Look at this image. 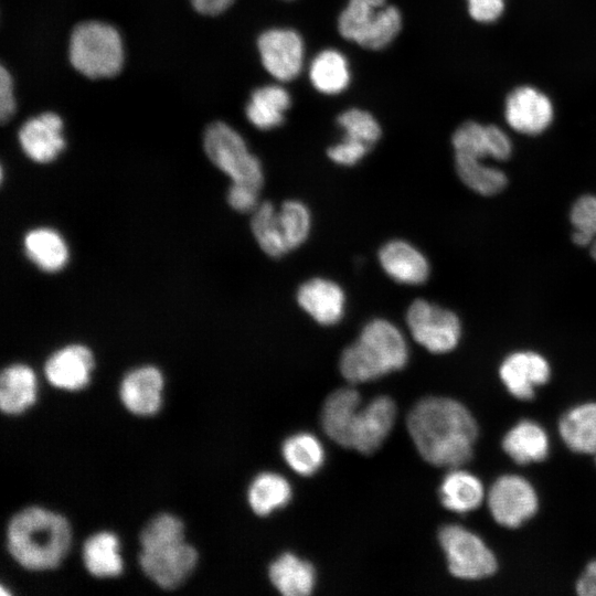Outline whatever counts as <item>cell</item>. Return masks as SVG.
<instances>
[{"label":"cell","mask_w":596,"mask_h":596,"mask_svg":"<svg viewBox=\"0 0 596 596\" xmlns=\"http://www.w3.org/2000/svg\"><path fill=\"white\" fill-rule=\"evenodd\" d=\"M67 520L57 513L30 507L18 512L8 525V550L24 568L57 567L71 544Z\"/></svg>","instance_id":"2"},{"label":"cell","mask_w":596,"mask_h":596,"mask_svg":"<svg viewBox=\"0 0 596 596\" xmlns=\"http://www.w3.org/2000/svg\"><path fill=\"white\" fill-rule=\"evenodd\" d=\"M571 221L574 243L590 246V255L596 260V196H581L572 207Z\"/></svg>","instance_id":"36"},{"label":"cell","mask_w":596,"mask_h":596,"mask_svg":"<svg viewBox=\"0 0 596 596\" xmlns=\"http://www.w3.org/2000/svg\"><path fill=\"white\" fill-rule=\"evenodd\" d=\"M204 151L210 161L224 172L232 183L260 191L264 171L257 157L249 152L243 137L222 121L211 124L203 137Z\"/></svg>","instance_id":"6"},{"label":"cell","mask_w":596,"mask_h":596,"mask_svg":"<svg viewBox=\"0 0 596 596\" xmlns=\"http://www.w3.org/2000/svg\"><path fill=\"white\" fill-rule=\"evenodd\" d=\"M68 55L73 67L86 77H113L124 63L121 36L104 22L79 23L71 34Z\"/></svg>","instance_id":"4"},{"label":"cell","mask_w":596,"mask_h":596,"mask_svg":"<svg viewBox=\"0 0 596 596\" xmlns=\"http://www.w3.org/2000/svg\"><path fill=\"white\" fill-rule=\"evenodd\" d=\"M582 596H596V561L590 562L576 584Z\"/></svg>","instance_id":"43"},{"label":"cell","mask_w":596,"mask_h":596,"mask_svg":"<svg viewBox=\"0 0 596 596\" xmlns=\"http://www.w3.org/2000/svg\"><path fill=\"white\" fill-rule=\"evenodd\" d=\"M483 487L473 475L455 470L445 476L439 488V498L443 505L458 513L477 509L483 500Z\"/></svg>","instance_id":"27"},{"label":"cell","mask_w":596,"mask_h":596,"mask_svg":"<svg viewBox=\"0 0 596 596\" xmlns=\"http://www.w3.org/2000/svg\"><path fill=\"white\" fill-rule=\"evenodd\" d=\"M406 323L413 339L432 353L449 352L460 339L458 317L425 299H416L408 306Z\"/></svg>","instance_id":"8"},{"label":"cell","mask_w":596,"mask_h":596,"mask_svg":"<svg viewBox=\"0 0 596 596\" xmlns=\"http://www.w3.org/2000/svg\"><path fill=\"white\" fill-rule=\"evenodd\" d=\"M163 379L155 366H141L129 372L121 382L120 397L134 414H155L161 403Z\"/></svg>","instance_id":"20"},{"label":"cell","mask_w":596,"mask_h":596,"mask_svg":"<svg viewBox=\"0 0 596 596\" xmlns=\"http://www.w3.org/2000/svg\"><path fill=\"white\" fill-rule=\"evenodd\" d=\"M370 150L371 147L343 137L340 142L328 148L327 156L337 164L350 167L356 164Z\"/></svg>","instance_id":"39"},{"label":"cell","mask_w":596,"mask_h":596,"mask_svg":"<svg viewBox=\"0 0 596 596\" xmlns=\"http://www.w3.org/2000/svg\"><path fill=\"white\" fill-rule=\"evenodd\" d=\"M451 142L455 155L480 161L486 157L505 160L511 155L509 137L493 125L482 126L475 121H466L456 129Z\"/></svg>","instance_id":"16"},{"label":"cell","mask_w":596,"mask_h":596,"mask_svg":"<svg viewBox=\"0 0 596 596\" xmlns=\"http://www.w3.org/2000/svg\"><path fill=\"white\" fill-rule=\"evenodd\" d=\"M401 26V12L386 0H349L338 19V30L344 39L370 50L389 45Z\"/></svg>","instance_id":"5"},{"label":"cell","mask_w":596,"mask_h":596,"mask_svg":"<svg viewBox=\"0 0 596 596\" xmlns=\"http://www.w3.org/2000/svg\"><path fill=\"white\" fill-rule=\"evenodd\" d=\"M499 373L512 395L530 400L534 396V387L549 380L550 366L538 353L517 352L503 361Z\"/></svg>","instance_id":"19"},{"label":"cell","mask_w":596,"mask_h":596,"mask_svg":"<svg viewBox=\"0 0 596 596\" xmlns=\"http://www.w3.org/2000/svg\"><path fill=\"white\" fill-rule=\"evenodd\" d=\"M259 191L244 185L232 183L228 188L226 199L232 209L241 213L253 212L258 203Z\"/></svg>","instance_id":"40"},{"label":"cell","mask_w":596,"mask_h":596,"mask_svg":"<svg viewBox=\"0 0 596 596\" xmlns=\"http://www.w3.org/2000/svg\"><path fill=\"white\" fill-rule=\"evenodd\" d=\"M184 541L182 522L171 514L151 519L140 533L141 550L158 549Z\"/></svg>","instance_id":"37"},{"label":"cell","mask_w":596,"mask_h":596,"mask_svg":"<svg viewBox=\"0 0 596 596\" xmlns=\"http://www.w3.org/2000/svg\"><path fill=\"white\" fill-rule=\"evenodd\" d=\"M281 455L290 469L305 477L316 473L326 459L321 441L306 432L286 438L281 445Z\"/></svg>","instance_id":"31"},{"label":"cell","mask_w":596,"mask_h":596,"mask_svg":"<svg viewBox=\"0 0 596 596\" xmlns=\"http://www.w3.org/2000/svg\"><path fill=\"white\" fill-rule=\"evenodd\" d=\"M15 111V99L13 95V81L7 68L0 67V119L8 121Z\"/></svg>","instance_id":"42"},{"label":"cell","mask_w":596,"mask_h":596,"mask_svg":"<svg viewBox=\"0 0 596 596\" xmlns=\"http://www.w3.org/2000/svg\"><path fill=\"white\" fill-rule=\"evenodd\" d=\"M407 429L419 455L430 465L458 468L472 457L478 435L469 411L448 397H425L407 416Z\"/></svg>","instance_id":"1"},{"label":"cell","mask_w":596,"mask_h":596,"mask_svg":"<svg viewBox=\"0 0 596 596\" xmlns=\"http://www.w3.org/2000/svg\"><path fill=\"white\" fill-rule=\"evenodd\" d=\"M455 167L460 180L481 195H493L502 191L508 182L505 174L485 166L480 160L455 155Z\"/></svg>","instance_id":"34"},{"label":"cell","mask_w":596,"mask_h":596,"mask_svg":"<svg viewBox=\"0 0 596 596\" xmlns=\"http://www.w3.org/2000/svg\"><path fill=\"white\" fill-rule=\"evenodd\" d=\"M309 77L313 87L320 93L339 94L347 88L350 82L348 61L337 50H323L312 60Z\"/></svg>","instance_id":"30"},{"label":"cell","mask_w":596,"mask_h":596,"mask_svg":"<svg viewBox=\"0 0 596 596\" xmlns=\"http://www.w3.org/2000/svg\"><path fill=\"white\" fill-rule=\"evenodd\" d=\"M292 497L289 481L281 475L265 471L257 475L248 488V503L262 517L286 507Z\"/></svg>","instance_id":"28"},{"label":"cell","mask_w":596,"mask_h":596,"mask_svg":"<svg viewBox=\"0 0 596 596\" xmlns=\"http://www.w3.org/2000/svg\"><path fill=\"white\" fill-rule=\"evenodd\" d=\"M234 0H191L193 8L201 14L216 15L224 12Z\"/></svg>","instance_id":"44"},{"label":"cell","mask_w":596,"mask_h":596,"mask_svg":"<svg viewBox=\"0 0 596 596\" xmlns=\"http://www.w3.org/2000/svg\"><path fill=\"white\" fill-rule=\"evenodd\" d=\"M449 572L462 579H479L492 575L497 561L479 536L456 524L445 525L438 533Z\"/></svg>","instance_id":"7"},{"label":"cell","mask_w":596,"mask_h":596,"mask_svg":"<svg viewBox=\"0 0 596 596\" xmlns=\"http://www.w3.org/2000/svg\"><path fill=\"white\" fill-rule=\"evenodd\" d=\"M251 228L260 249L269 257L279 258L290 252L279 223L278 210L273 203L266 201L257 205L253 211Z\"/></svg>","instance_id":"33"},{"label":"cell","mask_w":596,"mask_h":596,"mask_svg":"<svg viewBox=\"0 0 596 596\" xmlns=\"http://www.w3.org/2000/svg\"><path fill=\"white\" fill-rule=\"evenodd\" d=\"M93 368L91 350L82 344H70L46 360L44 372L52 385L75 391L88 383Z\"/></svg>","instance_id":"18"},{"label":"cell","mask_w":596,"mask_h":596,"mask_svg":"<svg viewBox=\"0 0 596 596\" xmlns=\"http://www.w3.org/2000/svg\"><path fill=\"white\" fill-rule=\"evenodd\" d=\"M23 248L26 257L41 270L55 273L65 267L70 253L58 232L50 227H35L25 233Z\"/></svg>","instance_id":"23"},{"label":"cell","mask_w":596,"mask_h":596,"mask_svg":"<svg viewBox=\"0 0 596 596\" xmlns=\"http://www.w3.org/2000/svg\"><path fill=\"white\" fill-rule=\"evenodd\" d=\"M19 142L28 158L38 163H49L65 148L63 121L47 111L28 119L19 130Z\"/></svg>","instance_id":"13"},{"label":"cell","mask_w":596,"mask_h":596,"mask_svg":"<svg viewBox=\"0 0 596 596\" xmlns=\"http://www.w3.org/2000/svg\"><path fill=\"white\" fill-rule=\"evenodd\" d=\"M505 119L517 131L538 135L553 119V106L546 95L530 86L518 87L505 100Z\"/></svg>","instance_id":"14"},{"label":"cell","mask_w":596,"mask_h":596,"mask_svg":"<svg viewBox=\"0 0 596 596\" xmlns=\"http://www.w3.org/2000/svg\"><path fill=\"white\" fill-rule=\"evenodd\" d=\"M36 380L31 368L12 364L0 376V406L7 414H19L35 401Z\"/></svg>","instance_id":"24"},{"label":"cell","mask_w":596,"mask_h":596,"mask_svg":"<svg viewBox=\"0 0 596 596\" xmlns=\"http://www.w3.org/2000/svg\"><path fill=\"white\" fill-rule=\"evenodd\" d=\"M361 398L356 390L343 387L331 393L321 411V426L326 435L338 445L350 448V435Z\"/></svg>","instance_id":"21"},{"label":"cell","mask_w":596,"mask_h":596,"mask_svg":"<svg viewBox=\"0 0 596 596\" xmlns=\"http://www.w3.org/2000/svg\"><path fill=\"white\" fill-rule=\"evenodd\" d=\"M265 70L276 79H294L304 64L305 46L301 36L291 29L276 28L263 32L257 41Z\"/></svg>","instance_id":"10"},{"label":"cell","mask_w":596,"mask_h":596,"mask_svg":"<svg viewBox=\"0 0 596 596\" xmlns=\"http://www.w3.org/2000/svg\"><path fill=\"white\" fill-rule=\"evenodd\" d=\"M560 434L574 451L596 454V403L568 411L560 422Z\"/></svg>","instance_id":"29"},{"label":"cell","mask_w":596,"mask_h":596,"mask_svg":"<svg viewBox=\"0 0 596 596\" xmlns=\"http://www.w3.org/2000/svg\"><path fill=\"white\" fill-rule=\"evenodd\" d=\"M488 504L493 519L499 524L515 528L535 513L538 498L525 479L505 475L497 479L490 488Z\"/></svg>","instance_id":"9"},{"label":"cell","mask_w":596,"mask_h":596,"mask_svg":"<svg viewBox=\"0 0 596 596\" xmlns=\"http://www.w3.org/2000/svg\"><path fill=\"white\" fill-rule=\"evenodd\" d=\"M338 125L344 131V138L362 142L372 148L381 137V127L369 113L351 108L341 113L337 118Z\"/></svg>","instance_id":"38"},{"label":"cell","mask_w":596,"mask_h":596,"mask_svg":"<svg viewBox=\"0 0 596 596\" xmlns=\"http://www.w3.org/2000/svg\"><path fill=\"white\" fill-rule=\"evenodd\" d=\"M379 262L389 277L404 285H422L429 276L425 255L409 242L391 240L379 251Z\"/></svg>","instance_id":"17"},{"label":"cell","mask_w":596,"mask_h":596,"mask_svg":"<svg viewBox=\"0 0 596 596\" xmlns=\"http://www.w3.org/2000/svg\"><path fill=\"white\" fill-rule=\"evenodd\" d=\"M279 223L289 251L304 244L310 233L311 215L309 209L299 200H287L278 209Z\"/></svg>","instance_id":"35"},{"label":"cell","mask_w":596,"mask_h":596,"mask_svg":"<svg viewBox=\"0 0 596 596\" xmlns=\"http://www.w3.org/2000/svg\"><path fill=\"white\" fill-rule=\"evenodd\" d=\"M504 451L518 464L543 460L549 451V439L541 426L522 421L504 436Z\"/></svg>","instance_id":"26"},{"label":"cell","mask_w":596,"mask_h":596,"mask_svg":"<svg viewBox=\"0 0 596 596\" xmlns=\"http://www.w3.org/2000/svg\"><path fill=\"white\" fill-rule=\"evenodd\" d=\"M296 299L299 307L319 324H337L344 316L345 294L331 279L313 277L306 280L298 287Z\"/></svg>","instance_id":"15"},{"label":"cell","mask_w":596,"mask_h":596,"mask_svg":"<svg viewBox=\"0 0 596 596\" xmlns=\"http://www.w3.org/2000/svg\"><path fill=\"white\" fill-rule=\"evenodd\" d=\"M396 417L394 401L381 395L361 407L354 418L350 448L364 455L376 451L387 438Z\"/></svg>","instance_id":"12"},{"label":"cell","mask_w":596,"mask_h":596,"mask_svg":"<svg viewBox=\"0 0 596 596\" xmlns=\"http://www.w3.org/2000/svg\"><path fill=\"white\" fill-rule=\"evenodd\" d=\"M198 561L194 547L184 541L158 549L141 550L139 562L147 574L162 588H175L191 574Z\"/></svg>","instance_id":"11"},{"label":"cell","mask_w":596,"mask_h":596,"mask_svg":"<svg viewBox=\"0 0 596 596\" xmlns=\"http://www.w3.org/2000/svg\"><path fill=\"white\" fill-rule=\"evenodd\" d=\"M290 106L288 92L279 85L256 88L246 106V116L252 125L262 130L280 126Z\"/></svg>","instance_id":"25"},{"label":"cell","mask_w":596,"mask_h":596,"mask_svg":"<svg viewBox=\"0 0 596 596\" xmlns=\"http://www.w3.org/2000/svg\"><path fill=\"white\" fill-rule=\"evenodd\" d=\"M83 560L87 571L97 577L116 576L123 571L118 540L109 532H99L86 540Z\"/></svg>","instance_id":"32"},{"label":"cell","mask_w":596,"mask_h":596,"mask_svg":"<svg viewBox=\"0 0 596 596\" xmlns=\"http://www.w3.org/2000/svg\"><path fill=\"white\" fill-rule=\"evenodd\" d=\"M471 18L478 22H493L503 12L504 0H468Z\"/></svg>","instance_id":"41"},{"label":"cell","mask_w":596,"mask_h":596,"mask_svg":"<svg viewBox=\"0 0 596 596\" xmlns=\"http://www.w3.org/2000/svg\"><path fill=\"white\" fill-rule=\"evenodd\" d=\"M273 586L285 596H307L316 587L317 574L312 564L294 553H283L268 568Z\"/></svg>","instance_id":"22"},{"label":"cell","mask_w":596,"mask_h":596,"mask_svg":"<svg viewBox=\"0 0 596 596\" xmlns=\"http://www.w3.org/2000/svg\"><path fill=\"white\" fill-rule=\"evenodd\" d=\"M407 361L408 347L402 331L391 321L375 318L344 348L339 369L349 383L358 384L398 371Z\"/></svg>","instance_id":"3"}]
</instances>
